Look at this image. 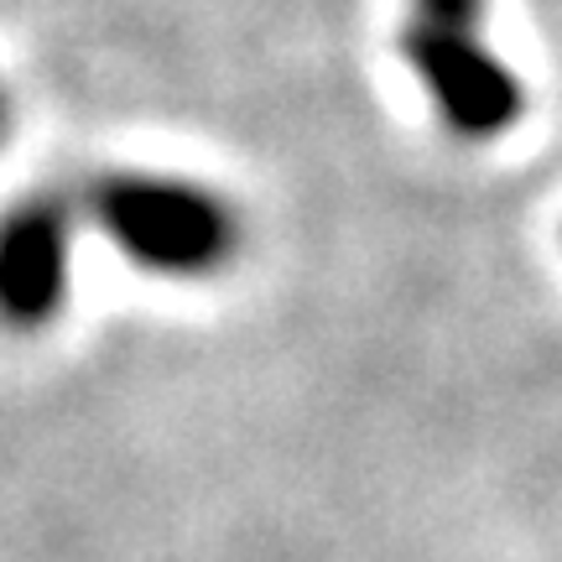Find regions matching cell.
<instances>
[{"label": "cell", "instance_id": "obj_1", "mask_svg": "<svg viewBox=\"0 0 562 562\" xmlns=\"http://www.w3.org/2000/svg\"><path fill=\"white\" fill-rule=\"evenodd\" d=\"M94 214L131 261L161 277H203L235 256V214L193 182L110 178Z\"/></svg>", "mask_w": 562, "mask_h": 562}, {"label": "cell", "instance_id": "obj_2", "mask_svg": "<svg viewBox=\"0 0 562 562\" xmlns=\"http://www.w3.org/2000/svg\"><path fill=\"white\" fill-rule=\"evenodd\" d=\"M396 47L417 68V79L427 83V94H432V104H438V115L448 121L453 136L495 140L521 121V79L501 58H490L474 42V32H442V26L412 21Z\"/></svg>", "mask_w": 562, "mask_h": 562}, {"label": "cell", "instance_id": "obj_3", "mask_svg": "<svg viewBox=\"0 0 562 562\" xmlns=\"http://www.w3.org/2000/svg\"><path fill=\"white\" fill-rule=\"evenodd\" d=\"M68 297V214L58 203H21L0 224V313L47 323Z\"/></svg>", "mask_w": 562, "mask_h": 562}, {"label": "cell", "instance_id": "obj_4", "mask_svg": "<svg viewBox=\"0 0 562 562\" xmlns=\"http://www.w3.org/2000/svg\"><path fill=\"white\" fill-rule=\"evenodd\" d=\"M417 21L442 32H474L484 21V0H417Z\"/></svg>", "mask_w": 562, "mask_h": 562}, {"label": "cell", "instance_id": "obj_5", "mask_svg": "<svg viewBox=\"0 0 562 562\" xmlns=\"http://www.w3.org/2000/svg\"><path fill=\"white\" fill-rule=\"evenodd\" d=\"M0 131H5V100H0Z\"/></svg>", "mask_w": 562, "mask_h": 562}]
</instances>
